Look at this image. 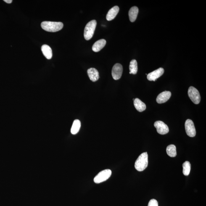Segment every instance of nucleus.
I'll use <instances>...</instances> for the list:
<instances>
[{
  "mask_svg": "<svg viewBox=\"0 0 206 206\" xmlns=\"http://www.w3.org/2000/svg\"><path fill=\"white\" fill-rule=\"evenodd\" d=\"M148 206H159L158 203L155 199H153L149 201Z\"/></svg>",
  "mask_w": 206,
  "mask_h": 206,
  "instance_id": "obj_21",
  "label": "nucleus"
},
{
  "mask_svg": "<svg viewBox=\"0 0 206 206\" xmlns=\"http://www.w3.org/2000/svg\"><path fill=\"white\" fill-rule=\"evenodd\" d=\"M88 74L90 80L93 82L97 81L99 78V73L94 68H90L88 70Z\"/></svg>",
  "mask_w": 206,
  "mask_h": 206,
  "instance_id": "obj_11",
  "label": "nucleus"
},
{
  "mask_svg": "<svg viewBox=\"0 0 206 206\" xmlns=\"http://www.w3.org/2000/svg\"><path fill=\"white\" fill-rule=\"evenodd\" d=\"M139 12V9L136 6L131 7L129 12V16L130 21L133 22L136 20Z\"/></svg>",
  "mask_w": 206,
  "mask_h": 206,
  "instance_id": "obj_16",
  "label": "nucleus"
},
{
  "mask_svg": "<svg viewBox=\"0 0 206 206\" xmlns=\"http://www.w3.org/2000/svg\"><path fill=\"white\" fill-rule=\"evenodd\" d=\"M119 7L118 6H115L112 7L106 16V19L108 21H111L114 19L117 16L119 11Z\"/></svg>",
  "mask_w": 206,
  "mask_h": 206,
  "instance_id": "obj_12",
  "label": "nucleus"
},
{
  "mask_svg": "<svg viewBox=\"0 0 206 206\" xmlns=\"http://www.w3.org/2000/svg\"><path fill=\"white\" fill-rule=\"evenodd\" d=\"M167 152L168 155L171 157H176L177 154L176 146L174 145H170L167 148Z\"/></svg>",
  "mask_w": 206,
  "mask_h": 206,
  "instance_id": "obj_19",
  "label": "nucleus"
},
{
  "mask_svg": "<svg viewBox=\"0 0 206 206\" xmlns=\"http://www.w3.org/2000/svg\"><path fill=\"white\" fill-rule=\"evenodd\" d=\"M171 96V93L170 91H164L159 95L156 101L158 104H163L167 102L170 99Z\"/></svg>",
  "mask_w": 206,
  "mask_h": 206,
  "instance_id": "obj_10",
  "label": "nucleus"
},
{
  "mask_svg": "<svg viewBox=\"0 0 206 206\" xmlns=\"http://www.w3.org/2000/svg\"><path fill=\"white\" fill-rule=\"evenodd\" d=\"M106 41L104 39H101L97 41L93 45L92 49L95 52H98L102 49L105 46Z\"/></svg>",
  "mask_w": 206,
  "mask_h": 206,
  "instance_id": "obj_13",
  "label": "nucleus"
},
{
  "mask_svg": "<svg viewBox=\"0 0 206 206\" xmlns=\"http://www.w3.org/2000/svg\"><path fill=\"white\" fill-rule=\"evenodd\" d=\"M41 27L47 31L56 32L62 30L64 25L62 22L45 21L42 23Z\"/></svg>",
  "mask_w": 206,
  "mask_h": 206,
  "instance_id": "obj_1",
  "label": "nucleus"
},
{
  "mask_svg": "<svg viewBox=\"0 0 206 206\" xmlns=\"http://www.w3.org/2000/svg\"><path fill=\"white\" fill-rule=\"evenodd\" d=\"M154 126L157 129V132L159 134H167L169 131L168 127L163 122L158 121L154 123Z\"/></svg>",
  "mask_w": 206,
  "mask_h": 206,
  "instance_id": "obj_7",
  "label": "nucleus"
},
{
  "mask_svg": "<svg viewBox=\"0 0 206 206\" xmlns=\"http://www.w3.org/2000/svg\"><path fill=\"white\" fill-rule=\"evenodd\" d=\"M148 165V155L147 152L142 154L138 157L135 163V168L139 171L145 170Z\"/></svg>",
  "mask_w": 206,
  "mask_h": 206,
  "instance_id": "obj_2",
  "label": "nucleus"
},
{
  "mask_svg": "<svg viewBox=\"0 0 206 206\" xmlns=\"http://www.w3.org/2000/svg\"><path fill=\"white\" fill-rule=\"evenodd\" d=\"M112 171L109 169L102 171L95 177L94 181L96 184H99L107 181L112 175Z\"/></svg>",
  "mask_w": 206,
  "mask_h": 206,
  "instance_id": "obj_4",
  "label": "nucleus"
},
{
  "mask_svg": "<svg viewBox=\"0 0 206 206\" xmlns=\"http://www.w3.org/2000/svg\"><path fill=\"white\" fill-rule=\"evenodd\" d=\"M5 2H6L8 4H10V3L12 2V0H4Z\"/></svg>",
  "mask_w": 206,
  "mask_h": 206,
  "instance_id": "obj_22",
  "label": "nucleus"
},
{
  "mask_svg": "<svg viewBox=\"0 0 206 206\" xmlns=\"http://www.w3.org/2000/svg\"><path fill=\"white\" fill-rule=\"evenodd\" d=\"M41 51L47 59L49 60L52 58V52L50 47L47 45H43L41 47Z\"/></svg>",
  "mask_w": 206,
  "mask_h": 206,
  "instance_id": "obj_15",
  "label": "nucleus"
},
{
  "mask_svg": "<svg viewBox=\"0 0 206 206\" xmlns=\"http://www.w3.org/2000/svg\"><path fill=\"white\" fill-rule=\"evenodd\" d=\"M81 126V122L79 120H76L74 121L71 130V132L72 134L75 135L78 133L80 131Z\"/></svg>",
  "mask_w": 206,
  "mask_h": 206,
  "instance_id": "obj_17",
  "label": "nucleus"
},
{
  "mask_svg": "<svg viewBox=\"0 0 206 206\" xmlns=\"http://www.w3.org/2000/svg\"><path fill=\"white\" fill-rule=\"evenodd\" d=\"M164 72V69L162 68H160L148 74L147 79L150 81H155L158 78H160L163 75Z\"/></svg>",
  "mask_w": 206,
  "mask_h": 206,
  "instance_id": "obj_9",
  "label": "nucleus"
},
{
  "mask_svg": "<svg viewBox=\"0 0 206 206\" xmlns=\"http://www.w3.org/2000/svg\"><path fill=\"white\" fill-rule=\"evenodd\" d=\"M130 73L136 75L138 70L137 62L136 60L133 59L131 61L130 65Z\"/></svg>",
  "mask_w": 206,
  "mask_h": 206,
  "instance_id": "obj_18",
  "label": "nucleus"
},
{
  "mask_svg": "<svg viewBox=\"0 0 206 206\" xmlns=\"http://www.w3.org/2000/svg\"><path fill=\"white\" fill-rule=\"evenodd\" d=\"M188 96L191 100L195 104H199L200 102L201 97L199 92L197 89L194 87L191 86L188 91Z\"/></svg>",
  "mask_w": 206,
  "mask_h": 206,
  "instance_id": "obj_5",
  "label": "nucleus"
},
{
  "mask_svg": "<svg viewBox=\"0 0 206 206\" xmlns=\"http://www.w3.org/2000/svg\"><path fill=\"white\" fill-rule=\"evenodd\" d=\"M123 68L121 64H116L112 69V76L113 79L117 80L121 78L123 73Z\"/></svg>",
  "mask_w": 206,
  "mask_h": 206,
  "instance_id": "obj_8",
  "label": "nucleus"
},
{
  "mask_svg": "<svg viewBox=\"0 0 206 206\" xmlns=\"http://www.w3.org/2000/svg\"><path fill=\"white\" fill-rule=\"evenodd\" d=\"M134 104L136 110L139 112H142L146 110V105L138 98H136L134 101Z\"/></svg>",
  "mask_w": 206,
  "mask_h": 206,
  "instance_id": "obj_14",
  "label": "nucleus"
},
{
  "mask_svg": "<svg viewBox=\"0 0 206 206\" xmlns=\"http://www.w3.org/2000/svg\"><path fill=\"white\" fill-rule=\"evenodd\" d=\"M97 25L96 20H93L88 22L84 30V37L85 39H91L94 34Z\"/></svg>",
  "mask_w": 206,
  "mask_h": 206,
  "instance_id": "obj_3",
  "label": "nucleus"
},
{
  "mask_svg": "<svg viewBox=\"0 0 206 206\" xmlns=\"http://www.w3.org/2000/svg\"><path fill=\"white\" fill-rule=\"evenodd\" d=\"M183 173L185 176H187L190 173L191 169V165L190 163L188 161L185 162L183 163Z\"/></svg>",
  "mask_w": 206,
  "mask_h": 206,
  "instance_id": "obj_20",
  "label": "nucleus"
},
{
  "mask_svg": "<svg viewBox=\"0 0 206 206\" xmlns=\"http://www.w3.org/2000/svg\"><path fill=\"white\" fill-rule=\"evenodd\" d=\"M185 127L186 133L188 136L190 137H194L196 136V128L192 120L187 119L185 122Z\"/></svg>",
  "mask_w": 206,
  "mask_h": 206,
  "instance_id": "obj_6",
  "label": "nucleus"
}]
</instances>
